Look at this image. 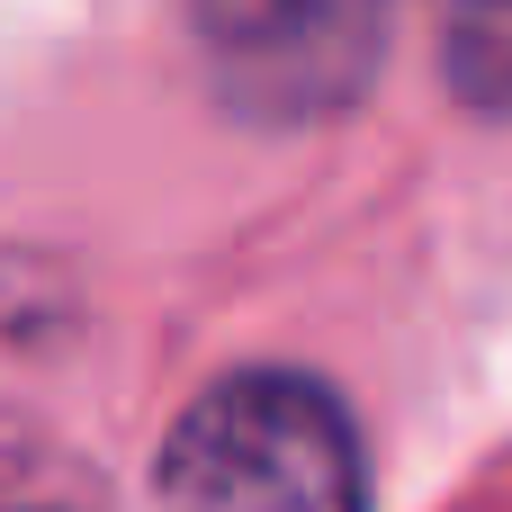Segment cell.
<instances>
[{"label":"cell","mask_w":512,"mask_h":512,"mask_svg":"<svg viewBox=\"0 0 512 512\" xmlns=\"http://www.w3.org/2000/svg\"><path fill=\"white\" fill-rule=\"evenodd\" d=\"M162 512H369L351 405L306 369H234L180 405L153 450Z\"/></svg>","instance_id":"6da1fadb"},{"label":"cell","mask_w":512,"mask_h":512,"mask_svg":"<svg viewBox=\"0 0 512 512\" xmlns=\"http://www.w3.org/2000/svg\"><path fill=\"white\" fill-rule=\"evenodd\" d=\"M207 90L252 126L342 117L387 54L396 0H180Z\"/></svg>","instance_id":"7a4b0ae2"},{"label":"cell","mask_w":512,"mask_h":512,"mask_svg":"<svg viewBox=\"0 0 512 512\" xmlns=\"http://www.w3.org/2000/svg\"><path fill=\"white\" fill-rule=\"evenodd\" d=\"M441 9V81L459 108L512 117V0H432Z\"/></svg>","instance_id":"3957f363"}]
</instances>
